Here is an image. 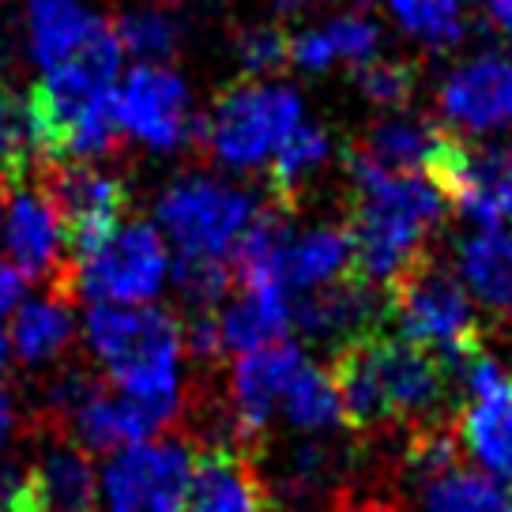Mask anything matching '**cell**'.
I'll use <instances>...</instances> for the list:
<instances>
[{"instance_id":"3","label":"cell","mask_w":512,"mask_h":512,"mask_svg":"<svg viewBox=\"0 0 512 512\" xmlns=\"http://www.w3.org/2000/svg\"><path fill=\"white\" fill-rule=\"evenodd\" d=\"M87 339L125 396L181 411L177 362L185 336L170 309L95 302L87 313Z\"/></svg>"},{"instance_id":"39","label":"cell","mask_w":512,"mask_h":512,"mask_svg":"<svg viewBox=\"0 0 512 512\" xmlns=\"http://www.w3.org/2000/svg\"><path fill=\"white\" fill-rule=\"evenodd\" d=\"M272 4L279 16H298V12H309L317 4H328V0H272Z\"/></svg>"},{"instance_id":"38","label":"cell","mask_w":512,"mask_h":512,"mask_svg":"<svg viewBox=\"0 0 512 512\" xmlns=\"http://www.w3.org/2000/svg\"><path fill=\"white\" fill-rule=\"evenodd\" d=\"M486 12L501 31L512 34V0H486Z\"/></svg>"},{"instance_id":"1","label":"cell","mask_w":512,"mask_h":512,"mask_svg":"<svg viewBox=\"0 0 512 512\" xmlns=\"http://www.w3.org/2000/svg\"><path fill=\"white\" fill-rule=\"evenodd\" d=\"M328 373L336 381L343 422L354 430H373L384 422L430 426L456 388L452 366L441 354L422 351L407 339H388L384 332L339 347Z\"/></svg>"},{"instance_id":"7","label":"cell","mask_w":512,"mask_h":512,"mask_svg":"<svg viewBox=\"0 0 512 512\" xmlns=\"http://www.w3.org/2000/svg\"><path fill=\"white\" fill-rule=\"evenodd\" d=\"M38 192L46 196L61 223L68 253L87 256L121 226L128 208V189L117 174L95 170L87 162H46L38 170Z\"/></svg>"},{"instance_id":"10","label":"cell","mask_w":512,"mask_h":512,"mask_svg":"<svg viewBox=\"0 0 512 512\" xmlns=\"http://www.w3.org/2000/svg\"><path fill=\"white\" fill-rule=\"evenodd\" d=\"M192 452L185 445H132L102 475L106 512H185Z\"/></svg>"},{"instance_id":"21","label":"cell","mask_w":512,"mask_h":512,"mask_svg":"<svg viewBox=\"0 0 512 512\" xmlns=\"http://www.w3.org/2000/svg\"><path fill=\"white\" fill-rule=\"evenodd\" d=\"M460 275L490 313L512 324V230L490 226L460 245Z\"/></svg>"},{"instance_id":"28","label":"cell","mask_w":512,"mask_h":512,"mask_svg":"<svg viewBox=\"0 0 512 512\" xmlns=\"http://www.w3.org/2000/svg\"><path fill=\"white\" fill-rule=\"evenodd\" d=\"M279 411H283V418H287L294 430H305V433L332 430L339 418H343L332 373L313 366V362L305 358L302 369L290 377L287 392L279 396Z\"/></svg>"},{"instance_id":"19","label":"cell","mask_w":512,"mask_h":512,"mask_svg":"<svg viewBox=\"0 0 512 512\" xmlns=\"http://www.w3.org/2000/svg\"><path fill=\"white\" fill-rule=\"evenodd\" d=\"M445 132L448 128L430 117H388L369 125L354 151L388 174H426Z\"/></svg>"},{"instance_id":"13","label":"cell","mask_w":512,"mask_h":512,"mask_svg":"<svg viewBox=\"0 0 512 512\" xmlns=\"http://www.w3.org/2000/svg\"><path fill=\"white\" fill-rule=\"evenodd\" d=\"M8 253H12V268L23 279H46L53 294H64L72 302L76 294V260L64 256V234L53 208L46 204L42 192H16L8 204Z\"/></svg>"},{"instance_id":"4","label":"cell","mask_w":512,"mask_h":512,"mask_svg":"<svg viewBox=\"0 0 512 512\" xmlns=\"http://www.w3.org/2000/svg\"><path fill=\"white\" fill-rule=\"evenodd\" d=\"M388 320H396L400 339L422 351L441 354L445 362L482 351V324L464 283L422 253L388 287Z\"/></svg>"},{"instance_id":"31","label":"cell","mask_w":512,"mask_h":512,"mask_svg":"<svg viewBox=\"0 0 512 512\" xmlns=\"http://www.w3.org/2000/svg\"><path fill=\"white\" fill-rule=\"evenodd\" d=\"M392 12L403 31L426 46H452L464 38V4L460 0H392Z\"/></svg>"},{"instance_id":"15","label":"cell","mask_w":512,"mask_h":512,"mask_svg":"<svg viewBox=\"0 0 512 512\" xmlns=\"http://www.w3.org/2000/svg\"><path fill=\"white\" fill-rule=\"evenodd\" d=\"M272 494L256 471L249 448L211 445L192 456L185 512H268Z\"/></svg>"},{"instance_id":"9","label":"cell","mask_w":512,"mask_h":512,"mask_svg":"<svg viewBox=\"0 0 512 512\" xmlns=\"http://www.w3.org/2000/svg\"><path fill=\"white\" fill-rule=\"evenodd\" d=\"M166 272L170 256L159 230L151 223H125L76 260V290L95 302L140 305L159 294Z\"/></svg>"},{"instance_id":"11","label":"cell","mask_w":512,"mask_h":512,"mask_svg":"<svg viewBox=\"0 0 512 512\" xmlns=\"http://www.w3.org/2000/svg\"><path fill=\"white\" fill-rule=\"evenodd\" d=\"M384 320H388V298L354 272L317 290H305L302 302L290 305V324H298L317 343H336V351L354 339L377 336Z\"/></svg>"},{"instance_id":"2","label":"cell","mask_w":512,"mask_h":512,"mask_svg":"<svg viewBox=\"0 0 512 512\" xmlns=\"http://www.w3.org/2000/svg\"><path fill=\"white\" fill-rule=\"evenodd\" d=\"M343 162L354 181V204L347 215L351 272L373 287H388L422 256L448 204L422 174H388L354 147L343 151Z\"/></svg>"},{"instance_id":"18","label":"cell","mask_w":512,"mask_h":512,"mask_svg":"<svg viewBox=\"0 0 512 512\" xmlns=\"http://www.w3.org/2000/svg\"><path fill=\"white\" fill-rule=\"evenodd\" d=\"M351 272V238L347 226H317L302 238H290L287 249L275 260V279L279 287L294 290H317L332 283L339 275Z\"/></svg>"},{"instance_id":"29","label":"cell","mask_w":512,"mask_h":512,"mask_svg":"<svg viewBox=\"0 0 512 512\" xmlns=\"http://www.w3.org/2000/svg\"><path fill=\"white\" fill-rule=\"evenodd\" d=\"M426 512H512V494L490 475L448 467L426 486Z\"/></svg>"},{"instance_id":"37","label":"cell","mask_w":512,"mask_h":512,"mask_svg":"<svg viewBox=\"0 0 512 512\" xmlns=\"http://www.w3.org/2000/svg\"><path fill=\"white\" fill-rule=\"evenodd\" d=\"M19 426V415H16V403L8 392H0V441H8Z\"/></svg>"},{"instance_id":"8","label":"cell","mask_w":512,"mask_h":512,"mask_svg":"<svg viewBox=\"0 0 512 512\" xmlns=\"http://www.w3.org/2000/svg\"><path fill=\"white\" fill-rule=\"evenodd\" d=\"M426 181L448 208H460L486 230L512 223V144L479 151L448 128L426 166Z\"/></svg>"},{"instance_id":"33","label":"cell","mask_w":512,"mask_h":512,"mask_svg":"<svg viewBox=\"0 0 512 512\" xmlns=\"http://www.w3.org/2000/svg\"><path fill=\"white\" fill-rule=\"evenodd\" d=\"M354 80H358V91H362L369 102H377L384 110H396V106H407L411 95H415L418 64L415 61H377V57H369V61L358 64Z\"/></svg>"},{"instance_id":"32","label":"cell","mask_w":512,"mask_h":512,"mask_svg":"<svg viewBox=\"0 0 512 512\" xmlns=\"http://www.w3.org/2000/svg\"><path fill=\"white\" fill-rule=\"evenodd\" d=\"M121 38V49H128L140 61H174L181 49V23L162 12H128L113 23Z\"/></svg>"},{"instance_id":"6","label":"cell","mask_w":512,"mask_h":512,"mask_svg":"<svg viewBox=\"0 0 512 512\" xmlns=\"http://www.w3.org/2000/svg\"><path fill=\"white\" fill-rule=\"evenodd\" d=\"M155 215L162 230L177 241L181 256L223 260L234 253L245 226L253 223L256 200L211 177H185L162 192Z\"/></svg>"},{"instance_id":"14","label":"cell","mask_w":512,"mask_h":512,"mask_svg":"<svg viewBox=\"0 0 512 512\" xmlns=\"http://www.w3.org/2000/svg\"><path fill=\"white\" fill-rule=\"evenodd\" d=\"M121 125L159 151H174L189 136V91L185 80L159 64H140L121 87Z\"/></svg>"},{"instance_id":"17","label":"cell","mask_w":512,"mask_h":512,"mask_svg":"<svg viewBox=\"0 0 512 512\" xmlns=\"http://www.w3.org/2000/svg\"><path fill=\"white\" fill-rule=\"evenodd\" d=\"M177 418L170 407L132 400L125 392H110L95 384L87 392V400L76 407V415L68 418V426L76 430L83 448L91 452H121V448L144 445L147 437L162 433Z\"/></svg>"},{"instance_id":"16","label":"cell","mask_w":512,"mask_h":512,"mask_svg":"<svg viewBox=\"0 0 512 512\" xmlns=\"http://www.w3.org/2000/svg\"><path fill=\"white\" fill-rule=\"evenodd\" d=\"M441 113L467 132H494L512 125V57L490 53L460 64L441 87Z\"/></svg>"},{"instance_id":"26","label":"cell","mask_w":512,"mask_h":512,"mask_svg":"<svg viewBox=\"0 0 512 512\" xmlns=\"http://www.w3.org/2000/svg\"><path fill=\"white\" fill-rule=\"evenodd\" d=\"M332 155V140L328 132L317 125H298L290 132L283 147L272 155V174H268V192H272V204L294 211L302 200V185L317 174L320 166Z\"/></svg>"},{"instance_id":"5","label":"cell","mask_w":512,"mask_h":512,"mask_svg":"<svg viewBox=\"0 0 512 512\" xmlns=\"http://www.w3.org/2000/svg\"><path fill=\"white\" fill-rule=\"evenodd\" d=\"M302 125V98L290 87L241 80L223 87L200 121V140L226 166L253 170L283 147L294 128Z\"/></svg>"},{"instance_id":"22","label":"cell","mask_w":512,"mask_h":512,"mask_svg":"<svg viewBox=\"0 0 512 512\" xmlns=\"http://www.w3.org/2000/svg\"><path fill=\"white\" fill-rule=\"evenodd\" d=\"M34 467V490L42 512H95L98 479L91 456L72 445H53Z\"/></svg>"},{"instance_id":"23","label":"cell","mask_w":512,"mask_h":512,"mask_svg":"<svg viewBox=\"0 0 512 512\" xmlns=\"http://www.w3.org/2000/svg\"><path fill=\"white\" fill-rule=\"evenodd\" d=\"M72 332H76V324H72L68 298L49 290L46 298L19 305V313L12 317V332H8V347L23 362L42 366V362H53V358H61L68 351Z\"/></svg>"},{"instance_id":"24","label":"cell","mask_w":512,"mask_h":512,"mask_svg":"<svg viewBox=\"0 0 512 512\" xmlns=\"http://www.w3.org/2000/svg\"><path fill=\"white\" fill-rule=\"evenodd\" d=\"M290 328V298L275 290H241V302L219 313V336L223 351L245 354L264 343L287 339Z\"/></svg>"},{"instance_id":"41","label":"cell","mask_w":512,"mask_h":512,"mask_svg":"<svg viewBox=\"0 0 512 512\" xmlns=\"http://www.w3.org/2000/svg\"><path fill=\"white\" fill-rule=\"evenodd\" d=\"M354 4H358V8H369V4H373V0H354Z\"/></svg>"},{"instance_id":"30","label":"cell","mask_w":512,"mask_h":512,"mask_svg":"<svg viewBox=\"0 0 512 512\" xmlns=\"http://www.w3.org/2000/svg\"><path fill=\"white\" fill-rule=\"evenodd\" d=\"M31 155L34 132L31 113H27V98L0 83V185L8 192H16L27 181Z\"/></svg>"},{"instance_id":"34","label":"cell","mask_w":512,"mask_h":512,"mask_svg":"<svg viewBox=\"0 0 512 512\" xmlns=\"http://www.w3.org/2000/svg\"><path fill=\"white\" fill-rule=\"evenodd\" d=\"M174 283L196 309H215V302H223L226 290L234 287V268H226V260L215 256H181Z\"/></svg>"},{"instance_id":"20","label":"cell","mask_w":512,"mask_h":512,"mask_svg":"<svg viewBox=\"0 0 512 512\" xmlns=\"http://www.w3.org/2000/svg\"><path fill=\"white\" fill-rule=\"evenodd\" d=\"M460 437L471 456L497 479L512 482V373L460 415Z\"/></svg>"},{"instance_id":"25","label":"cell","mask_w":512,"mask_h":512,"mask_svg":"<svg viewBox=\"0 0 512 512\" xmlns=\"http://www.w3.org/2000/svg\"><path fill=\"white\" fill-rule=\"evenodd\" d=\"M377 38H381L377 23H369L362 16H339L317 27V31L290 38V61L302 64V68H328L336 61L362 64L373 57Z\"/></svg>"},{"instance_id":"35","label":"cell","mask_w":512,"mask_h":512,"mask_svg":"<svg viewBox=\"0 0 512 512\" xmlns=\"http://www.w3.org/2000/svg\"><path fill=\"white\" fill-rule=\"evenodd\" d=\"M238 61L253 76L279 72L290 61V34L283 27H245L238 34Z\"/></svg>"},{"instance_id":"36","label":"cell","mask_w":512,"mask_h":512,"mask_svg":"<svg viewBox=\"0 0 512 512\" xmlns=\"http://www.w3.org/2000/svg\"><path fill=\"white\" fill-rule=\"evenodd\" d=\"M19 294H23V275L0 256V317L19 302Z\"/></svg>"},{"instance_id":"12","label":"cell","mask_w":512,"mask_h":512,"mask_svg":"<svg viewBox=\"0 0 512 512\" xmlns=\"http://www.w3.org/2000/svg\"><path fill=\"white\" fill-rule=\"evenodd\" d=\"M305 354L290 339H275L256 351L238 354L230 373V426L241 448L260 441L272 411L279 407V396L287 392L290 377L302 369Z\"/></svg>"},{"instance_id":"40","label":"cell","mask_w":512,"mask_h":512,"mask_svg":"<svg viewBox=\"0 0 512 512\" xmlns=\"http://www.w3.org/2000/svg\"><path fill=\"white\" fill-rule=\"evenodd\" d=\"M8 354H12V347H8V336H0V377L8 373Z\"/></svg>"},{"instance_id":"27","label":"cell","mask_w":512,"mask_h":512,"mask_svg":"<svg viewBox=\"0 0 512 512\" xmlns=\"http://www.w3.org/2000/svg\"><path fill=\"white\" fill-rule=\"evenodd\" d=\"M27 23H31V53L38 64H61L80 46L95 19L83 12L80 0H27Z\"/></svg>"}]
</instances>
